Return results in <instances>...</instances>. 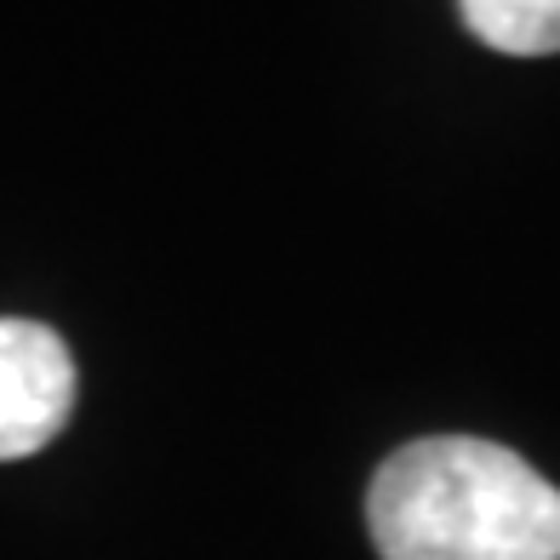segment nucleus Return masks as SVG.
<instances>
[{"label":"nucleus","instance_id":"obj_3","mask_svg":"<svg viewBox=\"0 0 560 560\" xmlns=\"http://www.w3.org/2000/svg\"><path fill=\"white\" fill-rule=\"evenodd\" d=\"M464 23L475 40L509 58L560 52V0H464Z\"/></svg>","mask_w":560,"mask_h":560},{"label":"nucleus","instance_id":"obj_1","mask_svg":"<svg viewBox=\"0 0 560 560\" xmlns=\"http://www.w3.org/2000/svg\"><path fill=\"white\" fill-rule=\"evenodd\" d=\"M384 560H560V487L480 435H429L384 457L366 492Z\"/></svg>","mask_w":560,"mask_h":560},{"label":"nucleus","instance_id":"obj_2","mask_svg":"<svg viewBox=\"0 0 560 560\" xmlns=\"http://www.w3.org/2000/svg\"><path fill=\"white\" fill-rule=\"evenodd\" d=\"M74 412V354L40 320H0V464L35 457Z\"/></svg>","mask_w":560,"mask_h":560}]
</instances>
